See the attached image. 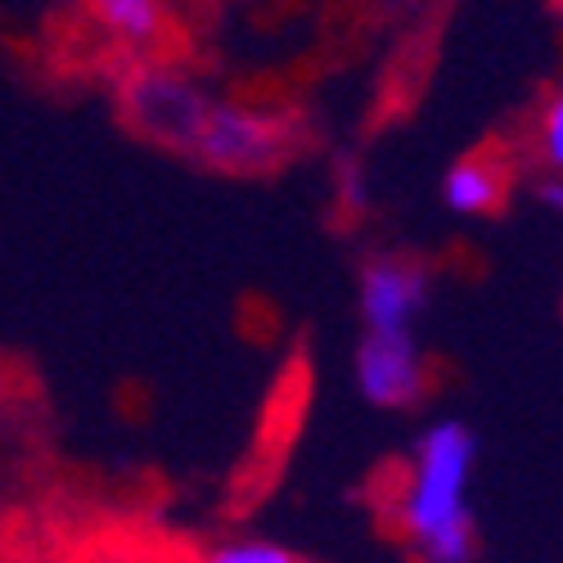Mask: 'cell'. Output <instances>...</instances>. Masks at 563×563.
Returning <instances> with one entry per match:
<instances>
[{
	"instance_id": "10",
	"label": "cell",
	"mask_w": 563,
	"mask_h": 563,
	"mask_svg": "<svg viewBox=\"0 0 563 563\" xmlns=\"http://www.w3.org/2000/svg\"><path fill=\"white\" fill-rule=\"evenodd\" d=\"M541 199H545L550 208H559V212H563V172H559L554 180H545V185H541Z\"/></svg>"
},
{
	"instance_id": "8",
	"label": "cell",
	"mask_w": 563,
	"mask_h": 563,
	"mask_svg": "<svg viewBox=\"0 0 563 563\" xmlns=\"http://www.w3.org/2000/svg\"><path fill=\"white\" fill-rule=\"evenodd\" d=\"M208 563H298V559L271 541H230V545L212 550Z\"/></svg>"
},
{
	"instance_id": "9",
	"label": "cell",
	"mask_w": 563,
	"mask_h": 563,
	"mask_svg": "<svg viewBox=\"0 0 563 563\" xmlns=\"http://www.w3.org/2000/svg\"><path fill=\"white\" fill-rule=\"evenodd\" d=\"M541 145L554 172H563V96H554V104L545 109V126H541Z\"/></svg>"
},
{
	"instance_id": "7",
	"label": "cell",
	"mask_w": 563,
	"mask_h": 563,
	"mask_svg": "<svg viewBox=\"0 0 563 563\" xmlns=\"http://www.w3.org/2000/svg\"><path fill=\"white\" fill-rule=\"evenodd\" d=\"M90 14L118 41L145 45L163 32V0H90Z\"/></svg>"
},
{
	"instance_id": "3",
	"label": "cell",
	"mask_w": 563,
	"mask_h": 563,
	"mask_svg": "<svg viewBox=\"0 0 563 563\" xmlns=\"http://www.w3.org/2000/svg\"><path fill=\"white\" fill-rule=\"evenodd\" d=\"M429 275L415 262L379 257L361 275V311L374 334H415V316L424 311Z\"/></svg>"
},
{
	"instance_id": "4",
	"label": "cell",
	"mask_w": 563,
	"mask_h": 563,
	"mask_svg": "<svg viewBox=\"0 0 563 563\" xmlns=\"http://www.w3.org/2000/svg\"><path fill=\"white\" fill-rule=\"evenodd\" d=\"M285 150V135L279 126L262 113L234 109V104H217L195 154L212 167H230V172H249V167H266L275 163V154Z\"/></svg>"
},
{
	"instance_id": "2",
	"label": "cell",
	"mask_w": 563,
	"mask_h": 563,
	"mask_svg": "<svg viewBox=\"0 0 563 563\" xmlns=\"http://www.w3.org/2000/svg\"><path fill=\"white\" fill-rule=\"evenodd\" d=\"M212 100L199 86L172 73H145L131 86V118L158 140H172L176 150H195L212 118Z\"/></svg>"
},
{
	"instance_id": "5",
	"label": "cell",
	"mask_w": 563,
	"mask_h": 563,
	"mask_svg": "<svg viewBox=\"0 0 563 563\" xmlns=\"http://www.w3.org/2000/svg\"><path fill=\"white\" fill-rule=\"evenodd\" d=\"M356 384L369 406H410L424 388L415 334H365L356 352Z\"/></svg>"
},
{
	"instance_id": "1",
	"label": "cell",
	"mask_w": 563,
	"mask_h": 563,
	"mask_svg": "<svg viewBox=\"0 0 563 563\" xmlns=\"http://www.w3.org/2000/svg\"><path fill=\"white\" fill-rule=\"evenodd\" d=\"M474 433L460 419H442L415 446L410 483L401 496V528L424 563L474 559V519H468V468Z\"/></svg>"
},
{
	"instance_id": "6",
	"label": "cell",
	"mask_w": 563,
	"mask_h": 563,
	"mask_svg": "<svg viewBox=\"0 0 563 563\" xmlns=\"http://www.w3.org/2000/svg\"><path fill=\"white\" fill-rule=\"evenodd\" d=\"M500 172L492 167V163H483V158H464V163H455L451 172H446V180H442V195H446V203L460 212V217H483V212H492V208H500Z\"/></svg>"
}]
</instances>
